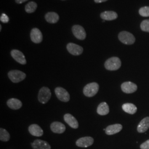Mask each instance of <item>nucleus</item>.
Returning a JSON list of instances; mask_svg holds the SVG:
<instances>
[{
    "mask_svg": "<svg viewBox=\"0 0 149 149\" xmlns=\"http://www.w3.org/2000/svg\"><path fill=\"white\" fill-rule=\"evenodd\" d=\"M28 131L32 135L37 137L42 136L44 134L43 129L39 125L36 124L31 125L28 128Z\"/></svg>",
    "mask_w": 149,
    "mask_h": 149,
    "instance_id": "nucleus-17",
    "label": "nucleus"
},
{
    "mask_svg": "<svg viewBox=\"0 0 149 149\" xmlns=\"http://www.w3.org/2000/svg\"><path fill=\"white\" fill-rule=\"evenodd\" d=\"M37 8V4L31 1L29 2L28 3H27L25 7V10L27 13H32L36 10Z\"/></svg>",
    "mask_w": 149,
    "mask_h": 149,
    "instance_id": "nucleus-25",
    "label": "nucleus"
},
{
    "mask_svg": "<svg viewBox=\"0 0 149 149\" xmlns=\"http://www.w3.org/2000/svg\"><path fill=\"white\" fill-rule=\"evenodd\" d=\"M65 122L70 127L73 129L79 128V123L75 118L69 113L65 114L64 116Z\"/></svg>",
    "mask_w": 149,
    "mask_h": 149,
    "instance_id": "nucleus-14",
    "label": "nucleus"
},
{
    "mask_svg": "<svg viewBox=\"0 0 149 149\" xmlns=\"http://www.w3.org/2000/svg\"><path fill=\"white\" fill-rule=\"evenodd\" d=\"M101 17L104 21H112L117 18L118 15L113 11H105L101 14Z\"/></svg>",
    "mask_w": 149,
    "mask_h": 149,
    "instance_id": "nucleus-20",
    "label": "nucleus"
},
{
    "mask_svg": "<svg viewBox=\"0 0 149 149\" xmlns=\"http://www.w3.org/2000/svg\"><path fill=\"white\" fill-rule=\"evenodd\" d=\"M0 20L2 23H8L9 22L10 19H9L8 17L7 16L6 14L2 13L1 16V17H0Z\"/></svg>",
    "mask_w": 149,
    "mask_h": 149,
    "instance_id": "nucleus-28",
    "label": "nucleus"
},
{
    "mask_svg": "<svg viewBox=\"0 0 149 149\" xmlns=\"http://www.w3.org/2000/svg\"><path fill=\"white\" fill-rule=\"evenodd\" d=\"M28 0H16V2L18 4H21L22 3L27 1Z\"/></svg>",
    "mask_w": 149,
    "mask_h": 149,
    "instance_id": "nucleus-30",
    "label": "nucleus"
},
{
    "mask_svg": "<svg viewBox=\"0 0 149 149\" xmlns=\"http://www.w3.org/2000/svg\"><path fill=\"white\" fill-rule=\"evenodd\" d=\"M11 55L12 57L18 63L22 65H25L27 63L25 56L21 51L16 49H13L11 52Z\"/></svg>",
    "mask_w": 149,
    "mask_h": 149,
    "instance_id": "nucleus-10",
    "label": "nucleus"
},
{
    "mask_svg": "<svg viewBox=\"0 0 149 149\" xmlns=\"http://www.w3.org/2000/svg\"><path fill=\"white\" fill-rule=\"evenodd\" d=\"M33 149H51V146L48 142L40 139H37L31 143Z\"/></svg>",
    "mask_w": 149,
    "mask_h": 149,
    "instance_id": "nucleus-13",
    "label": "nucleus"
},
{
    "mask_svg": "<svg viewBox=\"0 0 149 149\" xmlns=\"http://www.w3.org/2000/svg\"><path fill=\"white\" fill-rule=\"evenodd\" d=\"M50 129L54 133L63 134L66 130V127L62 123L54 122L51 124Z\"/></svg>",
    "mask_w": 149,
    "mask_h": 149,
    "instance_id": "nucleus-15",
    "label": "nucleus"
},
{
    "mask_svg": "<svg viewBox=\"0 0 149 149\" xmlns=\"http://www.w3.org/2000/svg\"><path fill=\"white\" fill-rule=\"evenodd\" d=\"M97 112L100 116H106L109 113V108L106 102H102L98 105Z\"/></svg>",
    "mask_w": 149,
    "mask_h": 149,
    "instance_id": "nucleus-21",
    "label": "nucleus"
},
{
    "mask_svg": "<svg viewBox=\"0 0 149 149\" xmlns=\"http://www.w3.org/2000/svg\"><path fill=\"white\" fill-rule=\"evenodd\" d=\"M100 86L96 82H91L84 87L83 93L87 97H92L95 96L99 90Z\"/></svg>",
    "mask_w": 149,
    "mask_h": 149,
    "instance_id": "nucleus-1",
    "label": "nucleus"
},
{
    "mask_svg": "<svg viewBox=\"0 0 149 149\" xmlns=\"http://www.w3.org/2000/svg\"><path fill=\"white\" fill-rule=\"evenodd\" d=\"M123 110L130 114H134L137 111V107L133 103H124L122 106Z\"/></svg>",
    "mask_w": 149,
    "mask_h": 149,
    "instance_id": "nucleus-22",
    "label": "nucleus"
},
{
    "mask_svg": "<svg viewBox=\"0 0 149 149\" xmlns=\"http://www.w3.org/2000/svg\"><path fill=\"white\" fill-rule=\"evenodd\" d=\"M141 29L144 32H149V19L144 20L140 25Z\"/></svg>",
    "mask_w": 149,
    "mask_h": 149,
    "instance_id": "nucleus-26",
    "label": "nucleus"
},
{
    "mask_svg": "<svg viewBox=\"0 0 149 149\" xmlns=\"http://www.w3.org/2000/svg\"><path fill=\"white\" fill-rule=\"evenodd\" d=\"M8 76L11 81L13 83H18L24 80L26 74L19 70H11L8 72Z\"/></svg>",
    "mask_w": 149,
    "mask_h": 149,
    "instance_id": "nucleus-3",
    "label": "nucleus"
},
{
    "mask_svg": "<svg viewBox=\"0 0 149 149\" xmlns=\"http://www.w3.org/2000/svg\"><path fill=\"white\" fill-rule=\"evenodd\" d=\"M1 29H2V26H0V30H1Z\"/></svg>",
    "mask_w": 149,
    "mask_h": 149,
    "instance_id": "nucleus-32",
    "label": "nucleus"
},
{
    "mask_svg": "<svg viewBox=\"0 0 149 149\" xmlns=\"http://www.w3.org/2000/svg\"><path fill=\"white\" fill-rule=\"evenodd\" d=\"M123 129V126L120 124H115L109 125L105 129L107 135H112L120 132Z\"/></svg>",
    "mask_w": 149,
    "mask_h": 149,
    "instance_id": "nucleus-16",
    "label": "nucleus"
},
{
    "mask_svg": "<svg viewBox=\"0 0 149 149\" xmlns=\"http://www.w3.org/2000/svg\"><path fill=\"white\" fill-rule=\"evenodd\" d=\"M121 89L123 92L125 93H133L136 91L138 87L136 84L132 82H125L121 85Z\"/></svg>",
    "mask_w": 149,
    "mask_h": 149,
    "instance_id": "nucleus-8",
    "label": "nucleus"
},
{
    "mask_svg": "<svg viewBox=\"0 0 149 149\" xmlns=\"http://www.w3.org/2000/svg\"><path fill=\"white\" fill-rule=\"evenodd\" d=\"M118 38L122 43L126 45H132L135 42V38L133 35L127 31L120 32L118 35Z\"/></svg>",
    "mask_w": 149,
    "mask_h": 149,
    "instance_id": "nucleus-5",
    "label": "nucleus"
},
{
    "mask_svg": "<svg viewBox=\"0 0 149 149\" xmlns=\"http://www.w3.org/2000/svg\"><path fill=\"white\" fill-rule=\"evenodd\" d=\"M149 128V117L144 118L139 123L137 127V130L139 133H143L146 132Z\"/></svg>",
    "mask_w": 149,
    "mask_h": 149,
    "instance_id": "nucleus-18",
    "label": "nucleus"
},
{
    "mask_svg": "<svg viewBox=\"0 0 149 149\" xmlns=\"http://www.w3.org/2000/svg\"><path fill=\"white\" fill-rule=\"evenodd\" d=\"M139 14L143 17H149V7H144L139 10Z\"/></svg>",
    "mask_w": 149,
    "mask_h": 149,
    "instance_id": "nucleus-27",
    "label": "nucleus"
},
{
    "mask_svg": "<svg viewBox=\"0 0 149 149\" xmlns=\"http://www.w3.org/2000/svg\"><path fill=\"white\" fill-rule=\"evenodd\" d=\"M67 50L70 53L73 55H80L83 53V48L74 43H70L67 45Z\"/></svg>",
    "mask_w": 149,
    "mask_h": 149,
    "instance_id": "nucleus-11",
    "label": "nucleus"
},
{
    "mask_svg": "<svg viewBox=\"0 0 149 149\" xmlns=\"http://www.w3.org/2000/svg\"><path fill=\"white\" fill-rule=\"evenodd\" d=\"M51 96L52 93L50 89L47 87H43L39 91L38 98L40 103L45 104L50 100Z\"/></svg>",
    "mask_w": 149,
    "mask_h": 149,
    "instance_id": "nucleus-4",
    "label": "nucleus"
},
{
    "mask_svg": "<svg viewBox=\"0 0 149 149\" xmlns=\"http://www.w3.org/2000/svg\"><path fill=\"white\" fill-rule=\"evenodd\" d=\"M74 37L79 40H84L86 37V33L84 28L79 25H74L72 28Z\"/></svg>",
    "mask_w": 149,
    "mask_h": 149,
    "instance_id": "nucleus-7",
    "label": "nucleus"
},
{
    "mask_svg": "<svg viewBox=\"0 0 149 149\" xmlns=\"http://www.w3.org/2000/svg\"><path fill=\"white\" fill-rule=\"evenodd\" d=\"M7 105L12 109L17 110L21 108L22 106V103L19 100L13 98L9 99L7 101Z\"/></svg>",
    "mask_w": 149,
    "mask_h": 149,
    "instance_id": "nucleus-19",
    "label": "nucleus"
},
{
    "mask_svg": "<svg viewBox=\"0 0 149 149\" xmlns=\"http://www.w3.org/2000/svg\"><path fill=\"white\" fill-rule=\"evenodd\" d=\"M94 143V139L91 136H85L79 139L76 144L80 148H88L91 146Z\"/></svg>",
    "mask_w": 149,
    "mask_h": 149,
    "instance_id": "nucleus-9",
    "label": "nucleus"
},
{
    "mask_svg": "<svg viewBox=\"0 0 149 149\" xmlns=\"http://www.w3.org/2000/svg\"><path fill=\"white\" fill-rule=\"evenodd\" d=\"M122 63L118 57H112L107 60L104 63V67L109 71H116L121 67Z\"/></svg>",
    "mask_w": 149,
    "mask_h": 149,
    "instance_id": "nucleus-2",
    "label": "nucleus"
},
{
    "mask_svg": "<svg viewBox=\"0 0 149 149\" xmlns=\"http://www.w3.org/2000/svg\"><path fill=\"white\" fill-rule=\"evenodd\" d=\"M31 39L33 43L38 44L43 40V35L41 31L37 28L32 29L31 32Z\"/></svg>",
    "mask_w": 149,
    "mask_h": 149,
    "instance_id": "nucleus-12",
    "label": "nucleus"
},
{
    "mask_svg": "<svg viewBox=\"0 0 149 149\" xmlns=\"http://www.w3.org/2000/svg\"><path fill=\"white\" fill-rule=\"evenodd\" d=\"M94 1L96 3H102V2H104L105 1H107V0H94Z\"/></svg>",
    "mask_w": 149,
    "mask_h": 149,
    "instance_id": "nucleus-31",
    "label": "nucleus"
},
{
    "mask_svg": "<svg viewBox=\"0 0 149 149\" xmlns=\"http://www.w3.org/2000/svg\"><path fill=\"white\" fill-rule=\"evenodd\" d=\"M10 139V135L9 133L3 128L0 129V140L2 141L7 142Z\"/></svg>",
    "mask_w": 149,
    "mask_h": 149,
    "instance_id": "nucleus-24",
    "label": "nucleus"
},
{
    "mask_svg": "<svg viewBox=\"0 0 149 149\" xmlns=\"http://www.w3.org/2000/svg\"><path fill=\"white\" fill-rule=\"evenodd\" d=\"M55 93L60 101L68 102L70 101V96L69 92L61 87H58L55 89Z\"/></svg>",
    "mask_w": 149,
    "mask_h": 149,
    "instance_id": "nucleus-6",
    "label": "nucleus"
},
{
    "mask_svg": "<svg viewBox=\"0 0 149 149\" xmlns=\"http://www.w3.org/2000/svg\"><path fill=\"white\" fill-rule=\"evenodd\" d=\"M141 149H149V140H146L140 146Z\"/></svg>",
    "mask_w": 149,
    "mask_h": 149,
    "instance_id": "nucleus-29",
    "label": "nucleus"
},
{
    "mask_svg": "<svg viewBox=\"0 0 149 149\" xmlns=\"http://www.w3.org/2000/svg\"><path fill=\"white\" fill-rule=\"evenodd\" d=\"M45 18L47 22L49 23H57L59 19V16L55 12H48L45 16Z\"/></svg>",
    "mask_w": 149,
    "mask_h": 149,
    "instance_id": "nucleus-23",
    "label": "nucleus"
}]
</instances>
